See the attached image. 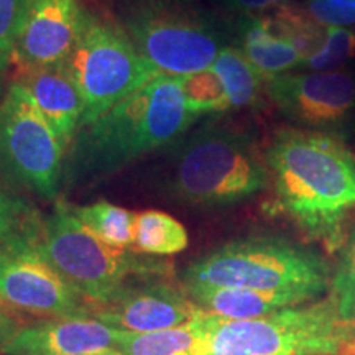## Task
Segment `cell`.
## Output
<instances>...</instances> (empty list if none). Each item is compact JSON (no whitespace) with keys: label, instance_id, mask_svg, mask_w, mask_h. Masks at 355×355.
<instances>
[{"label":"cell","instance_id":"cell-7","mask_svg":"<svg viewBox=\"0 0 355 355\" xmlns=\"http://www.w3.org/2000/svg\"><path fill=\"white\" fill-rule=\"evenodd\" d=\"M61 64L81 94V127L159 76L123 28L87 10L76 43Z\"/></svg>","mask_w":355,"mask_h":355},{"label":"cell","instance_id":"cell-29","mask_svg":"<svg viewBox=\"0 0 355 355\" xmlns=\"http://www.w3.org/2000/svg\"><path fill=\"white\" fill-rule=\"evenodd\" d=\"M21 324L19 322L13 314L3 309V306H0V352L6 345L13 339V336L19 332Z\"/></svg>","mask_w":355,"mask_h":355},{"label":"cell","instance_id":"cell-30","mask_svg":"<svg viewBox=\"0 0 355 355\" xmlns=\"http://www.w3.org/2000/svg\"><path fill=\"white\" fill-rule=\"evenodd\" d=\"M10 60H12V53L3 50V48H0V84H2L3 74H6L8 64H10Z\"/></svg>","mask_w":355,"mask_h":355},{"label":"cell","instance_id":"cell-10","mask_svg":"<svg viewBox=\"0 0 355 355\" xmlns=\"http://www.w3.org/2000/svg\"><path fill=\"white\" fill-rule=\"evenodd\" d=\"M35 237L0 245V303L43 318L91 316L92 306L40 254Z\"/></svg>","mask_w":355,"mask_h":355},{"label":"cell","instance_id":"cell-17","mask_svg":"<svg viewBox=\"0 0 355 355\" xmlns=\"http://www.w3.org/2000/svg\"><path fill=\"white\" fill-rule=\"evenodd\" d=\"M219 318L204 313L171 329L133 334L125 332L117 350L123 355H209Z\"/></svg>","mask_w":355,"mask_h":355},{"label":"cell","instance_id":"cell-20","mask_svg":"<svg viewBox=\"0 0 355 355\" xmlns=\"http://www.w3.org/2000/svg\"><path fill=\"white\" fill-rule=\"evenodd\" d=\"M188 230L180 220L162 211H144L135 217L133 248L144 255L166 257L188 247Z\"/></svg>","mask_w":355,"mask_h":355},{"label":"cell","instance_id":"cell-12","mask_svg":"<svg viewBox=\"0 0 355 355\" xmlns=\"http://www.w3.org/2000/svg\"><path fill=\"white\" fill-rule=\"evenodd\" d=\"M202 314L184 288L159 282L127 285L115 298L91 311L92 318L133 334L171 329Z\"/></svg>","mask_w":355,"mask_h":355},{"label":"cell","instance_id":"cell-22","mask_svg":"<svg viewBox=\"0 0 355 355\" xmlns=\"http://www.w3.org/2000/svg\"><path fill=\"white\" fill-rule=\"evenodd\" d=\"M186 107L194 115L220 114L230 109L229 96L219 76L209 69L178 78Z\"/></svg>","mask_w":355,"mask_h":355},{"label":"cell","instance_id":"cell-3","mask_svg":"<svg viewBox=\"0 0 355 355\" xmlns=\"http://www.w3.org/2000/svg\"><path fill=\"white\" fill-rule=\"evenodd\" d=\"M183 286H224L291 293L314 301L331 285L316 252L279 237H245L217 247L184 268Z\"/></svg>","mask_w":355,"mask_h":355},{"label":"cell","instance_id":"cell-31","mask_svg":"<svg viewBox=\"0 0 355 355\" xmlns=\"http://www.w3.org/2000/svg\"><path fill=\"white\" fill-rule=\"evenodd\" d=\"M81 355H123L119 350H105V352H96V354H81Z\"/></svg>","mask_w":355,"mask_h":355},{"label":"cell","instance_id":"cell-24","mask_svg":"<svg viewBox=\"0 0 355 355\" xmlns=\"http://www.w3.org/2000/svg\"><path fill=\"white\" fill-rule=\"evenodd\" d=\"M329 300L345 322L355 324V234L349 237L336 272L331 275Z\"/></svg>","mask_w":355,"mask_h":355},{"label":"cell","instance_id":"cell-16","mask_svg":"<svg viewBox=\"0 0 355 355\" xmlns=\"http://www.w3.org/2000/svg\"><path fill=\"white\" fill-rule=\"evenodd\" d=\"M189 298L211 316L224 321L257 319L275 311L309 303L291 293L247 290V288L224 286H183Z\"/></svg>","mask_w":355,"mask_h":355},{"label":"cell","instance_id":"cell-32","mask_svg":"<svg viewBox=\"0 0 355 355\" xmlns=\"http://www.w3.org/2000/svg\"><path fill=\"white\" fill-rule=\"evenodd\" d=\"M344 2H352V3H355V0H344Z\"/></svg>","mask_w":355,"mask_h":355},{"label":"cell","instance_id":"cell-23","mask_svg":"<svg viewBox=\"0 0 355 355\" xmlns=\"http://www.w3.org/2000/svg\"><path fill=\"white\" fill-rule=\"evenodd\" d=\"M349 60H355V30L345 26H326L319 48L306 56L301 66L314 73H324L336 71Z\"/></svg>","mask_w":355,"mask_h":355},{"label":"cell","instance_id":"cell-27","mask_svg":"<svg viewBox=\"0 0 355 355\" xmlns=\"http://www.w3.org/2000/svg\"><path fill=\"white\" fill-rule=\"evenodd\" d=\"M308 12L321 25L355 26V3L344 0H311Z\"/></svg>","mask_w":355,"mask_h":355},{"label":"cell","instance_id":"cell-2","mask_svg":"<svg viewBox=\"0 0 355 355\" xmlns=\"http://www.w3.org/2000/svg\"><path fill=\"white\" fill-rule=\"evenodd\" d=\"M196 119L186 107L178 78L157 76L79 128L66 152L61 180L76 186L112 175L180 140Z\"/></svg>","mask_w":355,"mask_h":355},{"label":"cell","instance_id":"cell-8","mask_svg":"<svg viewBox=\"0 0 355 355\" xmlns=\"http://www.w3.org/2000/svg\"><path fill=\"white\" fill-rule=\"evenodd\" d=\"M123 32L159 76L209 69L222 50L209 21L188 0H127Z\"/></svg>","mask_w":355,"mask_h":355},{"label":"cell","instance_id":"cell-33","mask_svg":"<svg viewBox=\"0 0 355 355\" xmlns=\"http://www.w3.org/2000/svg\"><path fill=\"white\" fill-rule=\"evenodd\" d=\"M0 306H2V303H0Z\"/></svg>","mask_w":355,"mask_h":355},{"label":"cell","instance_id":"cell-19","mask_svg":"<svg viewBox=\"0 0 355 355\" xmlns=\"http://www.w3.org/2000/svg\"><path fill=\"white\" fill-rule=\"evenodd\" d=\"M211 68L224 84L230 109H245L259 104L261 92H265L266 79L239 48H222Z\"/></svg>","mask_w":355,"mask_h":355},{"label":"cell","instance_id":"cell-9","mask_svg":"<svg viewBox=\"0 0 355 355\" xmlns=\"http://www.w3.org/2000/svg\"><path fill=\"white\" fill-rule=\"evenodd\" d=\"M66 145L20 81L0 99V178L43 199H55L61 186Z\"/></svg>","mask_w":355,"mask_h":355},{"label":"cell","instance_id":"cell-25","mask_svg":"<svg viewBox=\"0 0 355 355\" xmlns=\"http://www.w3.org/2000/svg\"><path fill=\"white\" fill-rule=\"evenodd\" d=\"M38 224L40 222L32 219L24 204L0 188V245L32 237L37 232Z\"/></svg>","mask_w":355,"mask_h":355},{"label":"cell","instance_id":"cell-26","mask_svg":"<svg viewBox=\"0 0 355 355\" xmlns=\"http://www.w3.org/2000/svg\"><path fill=\"white\" fill-rule=\"evenodd\" d=\"M30 0H0V48L13 55Z\"/></svg>","mask_w":355,"mask_h":355},{"label":"cell","instance_id":"cell-21","mask_svg":"<svg viewBox=\"0 0 355 355\" xmlns=\"http://www.w3.org/2000/svg\"><path fill=\"white\" fill-rule=\"evenodd\" d=\"M71 211L102 242L117 248H127V250L133 247L135 212L115 206L104 199L87 204V206L71 207Z\"/></svg>","mask_w":355,"mask_h":355},{"label":"cell","instance_id":"cell-15","mask_svg":"<svg viewBox=\"0 0 355 355\" xmlns=\"http://www.w3.org/2000/svg\"><path fill=\"white\" fill-rule=\"evenodd\" d=\"M24 84L58 139L69 145L81 127L84 105L63 64L24 71Z\"/></svg>","mask_w":355,"mask_h":355},{"label":"cell","instance_id":"cell-18","mask_svg":"<svg viewBox=\"0 0 355 355\" xmlns=\"http://www.w3.org/2000/svg\"><path fill=\"white\" fill-rule=\"evenodd\" d=\"M239 50L265 79L290 73L303 63L301 51L278 32L270 15H248L243 20Z\"/></svg>","mask_w":355,"mask_h":355},{"label":"cell","instance_id":"cell-6","mask_svg":"<svg viewBox=\"0 0 355 355\" xmlns=\"http://www.w3.org/2000/svg\"><path fill=\"white\" fill-rule=\"evenodd\" d=\"M209 355H355V324L329 298L245 321L219 318Z\"/></svg>","mask_w":355,"mask_h":355},{"label":"cell","instance_id":"cell-28","mask_svg":"<svg viewBox=\"0 0 355 355\" xmlns=\"http://www.w3.org/2000/svg\"><path fill=\"white\" fill-rule=\"evenodd\" d=\"M227 6L234 10L255 15L257 12L263 10H275V8L291 3L293 0H225Z\"/></svg>","mask_w":355,"mask_h":355},{"label":"cell","instance_id":"cell-4","mask_svg":"<svg viewBox=\"0 0 355 355\" xmlns=\"http://www.w3.org/2000/svg\"><path fill=\"white\" fill-rule=\"evenodd\" d=\"M171 194L194 206H229L268 188L270 171L245 133L206 127L175 146L168 175Z\"/></svg>","mask_w":355,"mask_h":355},{"label":"cell","instance_id":"cell-14","mask_svg":"<svg viewBox=\"0 0 355 355\" xmlns=\"http://www.w3.org/2000/svg\"><path fill=\"white\" fill-rule=\"evenodd\" d=\"M125 332L92 316L46 318L21 326L3 355H81L117 350Z\"/></svg>","mask_w":355,"mask_h":355},{"label":"cell","instance_id":"cell-13","mask_svg":"<svg viewBox=\"0 0 355 355\" xmlns=\"http://www.w3.org/2000/svg\"><path fill=\"white\" fill-rule=\"evenodd\" d=\"M79 0H30L13 58L24 71L64 63L81 32Z\"/></svg>","mask_w":355,"mask_h":355},{"label":"cell","instance_id":"cell-11","mask_svg":"<svg viewBox=\"0 0 355 355\" xmlns=\"http://www.w3.org/2000/svg\"><path fill=\"white\" fill-rule=\"evenodd\" d=\"M265 94L306 130L332 135L355 117V76L344 71L278 74L265 81Z\"/></svg>","mask_w":355,"mask_h":355},{"label":"cell","instance_id":"cell-5","mask_svg":"<svg viewBox=\"0 0 355 355\" xmlns=\"http://www.w3.org/2000/svg\"><path fill=\"white\" fill-rule=\"evenodd\" d=\"M35 245L92 308L115 298L130 277L163 275L168 270V265L148 255L102 242L66 206H58L40 222Z\"/></svg>","mask_w":355,"mask_h":355},{"label":"cell","instance_id":"cell-1","mask_svg":"<svg viewBox=\"0 0 355 355\" xmlns=\"http://www.w3.org/2000/svg\"><path fill=\"white\" fill-rule=\"evenodd\" d=\"M273 209L336 250L355 209V155L331 133L285 128L265 152Z\"/></svg>","mask_w":355,"mask_h":355}]
</instances>
